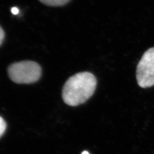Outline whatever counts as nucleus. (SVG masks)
<instances>
[{
  "label": "nucleus",
  "mask_w": 154,
  "mask_h": 154,
  "mask_svg": "<svg viewBox=\"0 0 154 154\" xmlns=\"http://www.w3.org/2000/svg\"><path fill=\"white\" fill-rule=\"evenodd\" d=\"M45 5L49 6H60L68 3L70 0H39Z\"/></svg>",
  "instance_id": "obj_4"
},
{
  "label": "nucleus",
  "mask_w": 154,
  "mask_h": 154,
  "mask_svg": "<svg viewBox=\"0 0 154 154\" xmlns=\"http://www.w3.org/2000/svg\"><path fill=\"white\" fill-rule=\"evenodd\" d=\"M82 154H89L88 152V151H83Z\"/></svg>",
  "instance_id": "obj_8"
},
{
  "label": "nucleus",
  "mask_w": 154,
  "mask_h": 154,
  "mask_svg": "<svg viewBox=\"0 0 154 154\" xmlns=\"http://www.w3.org/2000/svg\"><path fill=\"white\" fill-rule=\"evenodd\" d=\"M6 128V123L4 119L0 116V138L4 134Z\"/></svg>",
  "instance_id": "obj_5"
},
{
  "label": "nucleus",
  "mask_w": 154,
  "mask_h": 154,
  "mask_svg": "<svg viewBox=\"0 0 154 154\" xmlns=\"http://www.w3.org/2000/svg\"><path fill=\"white\" fill-rule=\"evenodd\" d=\"M11 11L13 14H17L19 13V10L16 7H14L11 9Z\"/></svg>",
  "instance_id": "obj_7"
},
{
  "label": "nucleus",
  "mask_w": 154,
  "mask_h": 154,
  "mask_svg": "<svg viewBox=\"0 0 154 154\" xmlns=\"http://www.w3.org/2000/svg\"><path fill=\"white\" fill-rule=\"evenodd\" d=\"M97 81L93 74L79 72L72 75L65 83L62 99L70 106H77L86 102L94 93Z\"/></svg>",
  "instance_id": "obj_1"
},
{
  "label": "nucleus",
  "mask_w": 154,
  "mask_h": 154,
  "mask_svg": "<svg viewBox=\"0 0 154 154\" xmlns=\"http://www.w3.org/2000/svg\"><path fill=\"white\" fill-rule=\"evenodd\" d=\"M137 79L139 86L149 88L154 85V48L147 50L138 63Z\"/></svg>",
  "instance_id": "obj_3"
},
{
  "label": "nucleus",
  "mask_w": 154,
  "mask_h": 154,
  "mask_svg": "<svg viewBox=\"0 0 154 154\" xmlns=\"http://www.w3.org/2000/svg\"><path fill=\"white\" fill-rule=\"evenodd\" d=\"M8 72L12 81L18 84H29L38 81L41 76V66L34 61L16 62L8 67Z\"/></svg>",
  "instance_id": "obj_2"
},
{
  "label": "nucleus",
  "mask_w": 154,
  "mask_h": 154,
  "mask_svg": "<svg viewBox=\"0 0 154 154\" xmlns=\"http://www.w3.org/2000/svg\"><path fill=\"white\" fill-rule=\"evenodd\" d=\"M5 38V32L2 28L0 26V46L2 45Z\"/></svg>",
  "instance_id": "obj_6"
}]
</instances>
